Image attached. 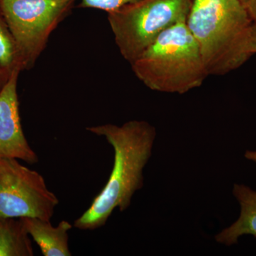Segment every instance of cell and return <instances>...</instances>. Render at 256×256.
I'll list each match as a JSON object with an SVG mask.
<instances>
[{
	"label": "cell",
	"mask_w": 256,
	"mask_h": 256,
	"mask_svg": "<svg viewBox=\"0 0 256 256\" xmlns=\"http://www.w3.org/2000/svg\"><path fill=\"white\" fill-rule=\"evenodd\" d=\"M86 130L105 138L114 150V168L107 183L74 223L80 230H94L105 226L116 208L127 210L134 194L142 188L143 171L151 158L156 130L146 121L130 120L121 126H92Z\"/></svg>",
	"instance_id": "6da1fadb"
},
{
	"label": "cell",
	"mask_w": 256,
	"mask_h": 256,
	"mask_svg": "<svg viewBox=\"0 0 256 256\" xmlns=\"http://www.w3.org/2000/svg\"><path fill=\"white\" fill-rule=\"evenodd\" d=\"M252 20L240 0H192L186 24L196 40L208 76H223L245 64Z\"/></svg>",
	"instance_id": "7a4b0ae2"
},
{
	"label": "cell",
	"mask_w": 256,
	"mask_h": 256,
	"mask_svg": "<svg viewBox=\"0 0 256 256\" xmlns=\"http://www.w3.org/2000/svg\"><path fill=\"white\" fill-rule=\"evenodd\" d=\"M130 65L148 88L166 94H186L201 86L208 76L186 22L165 30Z\"/></svg>",
	"instance_id": "3957f363"
},
{
	"label": "cell",
	"mask_w": 256,
	"mask_h": 256,
	"mask_svg": "<svg viewBox=\"0 0 256 256\" xmlns=\"http://www.w3.org/2000/svg\"><path fill=\"white\" fill-rule=\"evenodd\" d=\"M192 0H139L108 13L114 42L132 64L165 30L186 22Z\"/></svg>",
	"instance_id": "277c9868"
},
{
	"label": "cell",
	"mask_w": 256,
	"mask_h": 256,
	"mask_svg": "<svg viewBox=\"0 0 256 256\" xmlns=\"http://www.w3.org/2000/svg\"><path fill=\"white\" fill-rule=\"evenodd\" d=\"M75 0H0L14 37L22 70H30Z\"/></svg>",
	"instance_id": "5b68a950"
},
{
	"label": "cell",
	"mask_w": 256,
	"mask_h": 256,
	"mask_svg": "<svg viewBox=\"0 0 256 256\" xmlns=\"http://www.w3.org/2000/svg\"><path fill=\"white\" fill-rule=\"evenodd\" d=\"M58 203L42 174L18 160L0 158V217L50 220Z\"/></svg>",
	"instance_id": "8992f818"
},
{
	"label": "cell",
	"mask_w": 256,
	"mask_h": 256,
	"mask_svg": "<svg viewBox=\"0 0 256 256\" xmlns=\"http://www.w3.org/2000/svg\"><path fill=\"white\" fill-rule=\"evenodd\" d=\"M20 70L12 73L0 92V158H13L36 164L38 158L24 133L20 114L18 82Z\"/></svg>",
	"instance_id": "52a82bcc"
},
{
	"label": "cell",
	"mask_w": 256,
	"mask_h": 256,
	"mask_svg": "<svg viewBox=\"0 0 256 256\" xmlns=\"http://www.w3.org/2000/svg\"><path fill=\"white\" fill-rule=\"evenodd\" d=\"M22 222L30 236L41 249L44 256H70L68 245V232L73 226L67 220H62L56 227L50 220L35 217H23Z\"/></svg>",
	"instance_id": "ba28073f"
},
{
	"label": "cell",
	"mask_w": 256,
	"mask_h": 256,
	"mask_svg": "<svg viewBox=\"0 0 256 256\" xmlns=\"http://www.w3.org/2000/svg\"><path fill=\"white\" fill-rule=\"evenodd\" d=\"M233 194L240 205V215L215 236L216 242L227 246L235 245L244 236L256 238V191L246 185L235 184Z\"/></svg>",
	"instance_id": "9c48e42d"
},
{
	"label": "cell",
	"mask_w": 256,
	"mask_h": 256,
	"mask_svg": "<svg viewBox=\"0 0 256 256\" xmlns=\"http://www.w3.org/2000/svg\"><path fill=\"white\" fill-rule=\"evenodd\" d=\"M30 234L20 218L0 217V256H33Z\"/></svg>",
	"instance_id": "30bf717a"
},
{
	"label": "cell",
	"mask_w": 256,
	"mask_h": 256,
	"mask_svg": "<svg viewBox=\"0 0 256 256\" xmlns=\"http://www.w3.org/2000/svg\"><path fill=\"white\" fill-rule=\"evenodd\" d=\"M0 66L12 73L22 70L18 48L1 8H0Z\"/></svg>",
	"instance_id": "8fae6325"
},
{
	"label": "cell",
	"mask_w": 256,
	"mask_h": 256,
	"mask_svg": "<svg viewBox=\"0 0 256 256\" xmlns=\"http://www.w3.org/2000/svg\"><path fill=\"white\" fill-rule=\"evenodd\" d=\"M139 0H82L80 8H94L110 13Z\"/></svg>",
	"instance_id": "7c38bea8"
},
{
	"label": "cell",
	"mask_w": 256,
	"mask_h": 256,
	"mask_svg": "<svg viewBox=\"0 0 256 256\" xmlns=\"http://www.w3.org/2000/svg\"><path fill=\"white\" fill-rule=\"evenodd\" d=\"M246 53L249 58L256 54V22H252L248 32Z\"/></svg>",
	"instance_id": "4fadbf2b"
},
{
	"label": "cell",
	"mask_w": 256,
	"mask_h": 256,
	"mask_svg": "<svg viewBox=\"0 0 256 256\" xmlns=\"http://www.w3.org/2000/svg\"><path fill=\"white\" fill-rule=\"evenodd\" d=\"M11 72L0 66V92L4 89L5 86L9 82L10 76H11Z\"/></svg>",
	"instance_id": "5bb4252c"
},
{
	"label": "cell",
	"mask_w": 256,
	"mask_h": 256,
	"mask_svg": "<svg viewBox=\"0 0 256 256\" xmlns=\"http://www.w3.org/2000/svg\"><path fill=\"white\" fill-rule=\"evenodd\" d=\"M246 9L252 21L256 22V0H252L246 6Z\"/></svg>",
	"instance_id": "9a60e30c"
},
{
	"label": "cell",
	"mask_w": 256,
	"mask_h": 256,
	"mask_svg": "<svg viewBox=\"0 0 256 256\" xmlns=\"http://www.w3.org/2000/svg\"><path fill=\"white\" fill-rule=\"evenodd\" d=\"M246 159L256 163V150H247L244 154Z\"/></svg>",
	"instance_id": "2e32d148"
},
{
	"label": "cell",
	"mask_w": 256,
	"mask_h": 256,
	"mask_svg": "<svg viewBox=\"0 0 256 256\" xmlns=\"http://www.w3.org/2000/svg\"><path fill=\"white\" fill-rule=\"evenodd\" d=\"M240 2H242V4L246 8L247 5L252 0H240Z\"/></svg>",
	"instance_id": "e0dca14e"
}]
</instances>
